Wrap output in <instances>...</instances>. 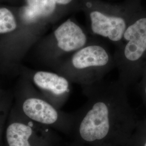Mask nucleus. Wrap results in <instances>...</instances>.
<instances>
[{"label": "nucleus", "mask_w": 146, "mask_h": 146, "mask_svg": "<svg viewBox=\"0 0 146 146\" xmlns=\"http://www.w3.org/2000/svg\"><path fill=\"white\" fill-rule=\"evenodd\" d=\"M86 103L73 113V142L89 146H125L133 121L125 87L117 80L82 86Z\"/></svg>", "instance_id": "nucleus-1"}, {"label": "nucleus", "mask_w": 146, "mask_h": 146, "mask_svg": "<svg viewBox=\"0 0 146 146\" xmlns=\"http://www.w3.org/2000/svg\"><path fill=\"white\" fill-rule=\"evenodd\" d=\"M19 19L17 29L0 37V74L19 75L22 62L48 27L64 15L54 5L33 0H24L16 6Z\"/></svg>", "instance_id": "nucleus-2"}, {"label": "nucleus", "mask_w": 146, "mask_h": 146, "mask_svg": "<svg viewBox=\"0 0 146 146\" xmlns=\"http://www.w3.org/2000/svg\"><path fill=\"white\" fill-rule=\"evenodd\" d=\"M115 67L113 55L108 47L102 42L90 40L85 46L64 59L52 71L82 87L103 80Z\"/></svg>", "instance_id": "nucleus-3"}, {"label": "nucleus", "mask_w": 146, "mask_h": 146, "mask_svg": "<svg viewBox=\"0 0 146 146\" xmlns=\"http://www.w3.org/2000/svg\"><path fill=\"white\" fill-rule=\"evenodd\" d=\"M14 95V104L31 121L56 131L71 136L74 117L58 110L45 99L26 75L20 72Z\"/></svg>", "instance_id": "nucleus-4"}, {"label": "nucleus", "mask_w": 146, "mask_h": 146, "mask_svg": "<svg viewBox=\"0 0 146 146\" xmlns=\"http://www.w3.org/2000/svg\"><path fill=\"white\" fill-rule=\"evenodd\" d=\"M135 0L111 4L100 0H80V9L88 17L90 30L118 46L131 19L141 8Z\"/></svg>", "instance_id": "nucleus-5"}, {"label": "nucleus", "mask_w": 146, "mask_h": 146, "mask_svg": "<svg viewBox=\"0 0 146 146\" xmlns=\"http://www.w3.org/2000/svg\"><path fill=\"white\" fill-rule=\"evenodd\" d=\"M89 41L84 29L75 21L68 19L50 34L42 37L31 52L42 66L53 70Z\"/></svg>", "instance_id": "nucleus-6"}, {"label": "nucleus", "mask_w": 146, "mask_h": 146, "mask_svg": "<svg viewBox=\"0 0 146 146\" xmlns=\"http://www.w3.org/2000/svg\"><path fill=\"white\" fill-rule=\"evenodd\" d=\"M146 55V11L140 9L127 27L113 55L118 80L126 88Z\"/></svg>", "instance_id": "nucleus-7"}, {"label": "nucleus", "mask_w": 146, "mask_h": 146, "mask_svg": "<svg viewBox=\"0 0 146 146\" xmlns=\"http://www.w3.org/2000/svg\"><path fill=\"white\" fill-rule=\"evenodd\" d=\"M56 131L27 118L13 104L6 123L3 146H58Z\"/></svg>", "instance_id": "nucleus-8"}, {"label": "nucleus", "mask_w": 146, "mask_h": 146, "mask_svg": "<svg viewBox=\"0 0 146 146\" xmlns=\"http://www.w3.org/2000/svg\"><path fill=\"white\" fill-rule=\"evenodd\" d=\"M20 72L26 75L42 96L56 108L61 110L67 102L72 83L66 77L54 71L33 70L23 66Z\"/></svg>", "instance_id": "nucleus-9"}, {"label": "nucleus", "mask_w": 146, "mask_h": 146, "mask_svg": "<svg viewBox=\"0 0 146 146\" xmlns=\"http://www.w3.org/2000/svg\"><path fill=\"white\" fill-rule=\"evenodd\" d=\"M19 25L16 6L0 5V37L10 35L15 31Z\"/></svg>", "instance_id": "nucleus-10"}, {"label": "nucleus", "mask_w": 146, "mask_h": 146, "mask_svg": "<svg viewBox=\"0 0 146 146\" xmlns=\"http://www.w3.org/2000/svg\"><path fill=\"white\" fill-rule=\"evenodd\" d=\"M14 104L13 93L7 90L0 96V146H3V138L6 123Z\"/></svg>", "instance_id": "nucleus-11"}, {"label": "nucleus", "mask_w": 146, "mask_h": 146, "mask_svg": "<svg viewBox=\"0 0 146 146\" xmlns=\"http://www.w3.org/2000/svg\"><path fill=\"white\" fill-rule=\"evenodd\" d=\"M55 2L60 8L68 12L80 9V0H55Z\"/></svg>", "instance_id": "nucleus-12"}, {"label": "nucleus", "mask_w": 146, "mask_h": 146, "mask_svg": "<svg viewBox=\"0 0 146 146\" xmlns=\"http://www.w3.org/2000/svg\"><path fill=\"white\" fill-rule=\"evenodd\" d=\"M22 1H23L24 2V0H0V4L2 3H11L13 5H17L19 3H23V2H22Z\"/></svg>", "instance_id": "nucleus-13"}, {"label": "nucleus", "mask_w": 146, "mask_h": 146, "mask_svg": "<svg viewBox=\"0 0 146 146\" xmlns=\"http://www.w3.org/2000/svg\"><path fill=\"white\" fill-rule=\"evenodd\" d=\"M68 146H89V145H82L78 143L74 142H72V143H70V145Z\"/></svg>", "instance_id": "nucleus-14"}, {"label": "nucleus", "mask_w": 146, "mask_h": 146, "mask_svg": "<svg viewBox=\"0 0 146 146\" xmlns=\"http://www.w3.org/2000/svg\"><path fill=\"white\" fill-rule=\"evenodd\" d=\"M7 92V90H4V89H2L0 88V96H2V95L5 93V92Z\"/></svg>", "instance_id": "nucleus-15"}, {"label": "nucleus", "mask_w": 146, "mask_h": 146, "mask_svg": "<svg viewBox=\"0 0 146 146\" xmlns=\"http://www.w3.org/2000/svg\"><path fill=\"white\" fill-rule=\"evenodd\" d=\"M144 93H145V95L146 96V83L145 86V87H144Z\"/></svg>", "instance_id": "nucleus-16"}, {"label": "nucleus", "mask_w": 146, "mask_h": 146, "mask_svg": "<svg viewBox=\"0 0 146 146\" xmlns=\"http://www.w3.org/2000/svg\"><path fill=\"white\" fill-rule=\"evenodd\" d=\"M142 146H146V141H145V142L143 143Z\"/></svg>", "instance_id": "nucleus-17"}]
</instances>
